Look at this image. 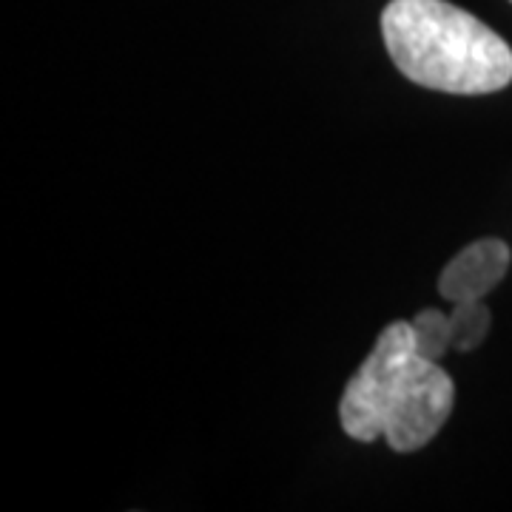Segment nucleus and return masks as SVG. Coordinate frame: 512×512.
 <instances>
[{"label":"nucleus","mask_w":512,"mask_h":512,"mask_svg":"<svg viewBox=\"0 0 512 512\" xmlns=\"http://www.w3.org/2000/svg\"><path fill=\"white\" fill-rule=\"evenodd\" d=\"M512 251L501 239H478L458 251L439 276L441 296L456 305L467 299H484L510 271Z\"/></svg>","instance_id":"obj_3"},{"label":"nucleus","mask_w":512,"mask_h":512,"mask_svg":"<svg viewBox=\"0 0 512 512\" xmlns=\"http://www.w3.org/2000/svg\"><path fill=\"white\" fill-rule=\"evenodd\" d=\"M453 402L450 373L416 353L410 322H393L345 387L339 419L350 439H384L396 453H416L447 424Z\"/></svg>","instance_id":"obj_1"},{"label":"nucleus","mask_w":512,"mask_h":512,"mask_svg":"<svg viewBox=\"0 0 512 512\" xmlns=\"http://www.w3.org/2000/svg\"><path fill=\"white\" fill-rule=\"evenodd\" d=\"M413 325V339H416V353L424 359L441 362L447 350H453V333H450V313L444 316L436 308L416 313Z\"/></svg>","instance_id":"obj_5"},{"label":"nucleus","mask_w":512,"mask_h":512,"mask_svg":"<svg viewBox=\"0 0 512 512\" xmlns=\"http://www.w3.org/2000/svg\"><path fill=\"white\" fill-rule=\"evenodd\" d=\"M490 328H493V316L481 299H467V302L453 305V311H450L453 350H458V353L476 350L487 339Z\"/></svg>","instance_id":"obj_4"},{"label":"nucleus","mask_w":512,"mask_h":512,"mask_svg":"<svg viewBox=\"0 0 512 512\" xmlns=\"http://www.w3.org/2000/svg\"><path fill=\"white\" fill-rule=\"evenodd\" d=\"M382 37L396 69L424 89L493 94L512 83L507 40L447 0H390Z\"/></svg>","instance_id":"obj_2"}]
</instances>
